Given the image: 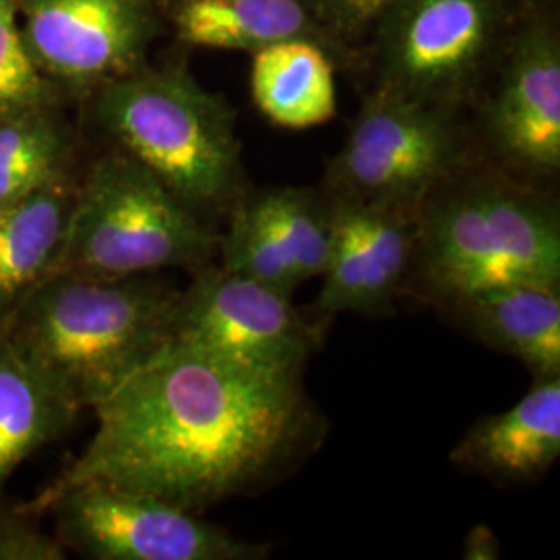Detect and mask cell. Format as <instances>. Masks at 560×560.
I'll list each match as a JSON object with an SVG mask.
<instances>
[{
  "label": "cell",
  "instance_id": "obj_1",
  "mask_svg": "<svg viewBox=\"0 0 560 560\" xmlns=\"http://www.w3.org/2000/svg\"><path fill=\"white\" fill-rule=\"evenodd\" d=\"M75 463L21 511L81 481L201 513L270 486L320 446L324 420L301 372L264 370L171 340L96 407Z\"/></svg>",
  "mask_w": 560,
  "mask_h": 560
},
{
  "label": "cell",
  "instance_id": "obj_2",
  "mask_svg": "<svg viewBox=\"0 0 560 560\" xmlns=\"http://www.w3.org/2000/svg\"><path fill=\"white\" fill-rule=\"evenodd\" d=\"M179 298L150 275L52 272L0 322L69 399L94 409L171 342Z\"/></svg>",
  "mask_w": 560,
  "mask_h": 560
},
{
  "label": "cell",
  "instance_id": "obj_3",
  "mask_svg": "<svg viewBox=\"0 0 560 560\" xmlns=\"http://www.w3.org/2000/svg\"><path fill=\"white\" fill-rule=\"evenodd\" d=\"M409 280L444 305L506 284H560L559 210L501 177L442 180L421 203Z\"/></svg>",
  "mask_w": 560,
  "mask_h": 560
},
{
  "label": "cell",
  "instance_id": "obj_4",
  "mask_svg": "<svg viewBox=\"0 0 560 560\" xmlns=\"http://www.w3.org/2000/svg\"><path fill=\"white\" fill-rule=\"evenodd\" d=\"M94 113L125 154L208 221L243 196L235 113L185 69L141 65L98 88Z\"/></svg>",
  "mask_w": 560,
  "mask_h": 560
},
{
  "label": "cell",
  "instance_id": "obj_5",
  "mask_svg": "<svg viewBox=\"0 0 560 560\" xmlns=\"http://www.w3.org/2000/svg\"><path fill=\"white\" fill-rule=\"evenodd\" d=\"M221 233L152 171L119 152L96 162L75 189L52 272L98 279L198 272L219 260Z\"/></svg>",
  "mask_w": 560,
  "mask_h": 560
},
{
  "label": "cell",
  "instance_id": "obj_6",
  "mask_svg": "<svg viewBox=\"0 0 560 560\" xmlns=\"http://www.w3.org/2000/svg\"><path fill=\"white\" fill-rule=\"evenodd\" d=\"M55 515V536L67 550L96 560H260L268 544L241 540L156 497L81 481L46 502Z\"/></svg>",
  "mask_w": 560,
  "mask_h": 560
},
{
  "label": "cell",
  "instance_id": "obj_7",
  "mask_svg": "<svg viewBox=\"0 0 560 560\" xmlns=\"http://www.w3.org/2000/svg\"><path fill=\"white\" fill-rule=\"evenodd\" d=\"M460 161L455 122L432 102L382 90L365 102L330 166L332 198L421 208Z\"/></svg>",
  "mask_w": 560,
  "mask_h": 560
},
{
  "label": "cell",
  "instance_id": "obj_8",
  "mask_svg": "<svg viewBox=\"0 0 560 560\" xmlns=\"http://www.w3.org/2000/svg\"><path fill=\"white\" fill-rule=\"evenodd\" d=\"M318 320L298 310L289 293L214 261L194 272V282L180 291L171 340L264 370L303 374L320 347Z\"/></svg>",
  "mask_w": 560,
  "mask_h": 560
},
{
  "label": "cell",
  "instance_id": "obj_9",
  "mask_svg": "<svg viewBox=\"0 0 560 560\" xmlns=\"http://www.w3.org/2000/svg\"><path fill=\"white\" fill-rule=\"evenodd\" d=\"M20 20L42 73L73 90L140 69L159 27L152 0H20Z\"/></svg>",
  "mask_w": 560,
  "mask_h": 560
},
{
  "label": "cell",
  "instance_id": "obj_10",
  "mask_svg": "<svg viewBox=\"0 0 560 560\" xmlns=\"http://www.w3.org/2000/svg\"><path fill=\"white\" fill-rule=\"evenodd\" d=\"M332 243L316 312L382 316L411 275L420 208L330 198Z\"/></svg>",
  "mask_w": 560,
  "mask_h": 560
},
{
  "label": "cell",
  "instance_id": "obj_11",
  "mask_svg": "<svg viewBox=\"0 0 560 560\" xmlns=\"http://www.w3.org/2000/svg\"><path fill=\"white\" fill-rule=\"evenodd\" d=\"M332 243V203L305 189L279 187L241 196L221 233L219 264L293 295L322 277Z\"/></svg>",
  "mask_w": 560,
  "mask_h": 560
},
{
  "label": "cell",
  "instance_id": "obj_12",
  "mask_svg": "<svg viewBox=\"0 0 560 560\" xmlns=\"http://www.w3.org/2000/svg\"><path fill=\"white\" fill-rule=\"evenodd\" d=\"M497 23L492 0H407L388 42V85L436 104L480 65Z\"/></svg>",
  "mask_w": 560,
  "mask_h": 560
},
{
  "label": "cell",
  "instance_id": "obj_13",
  "mask_svg": "<svg viewBox=\"0 0 560 560\" xmlns=\"http://www.w3.org/2000/svg\"><path fill=\"white\" fill-rule=\"evenodd\" d=\"M490 136L502 159L521 171H559L560 52L550 34L534 32L513 55L492 102Z\"/></svg>",
  "mask_w": 560,
  "mask_h": 560
},
{
  "label": "cell",
  "instance_id": "obj_14",
  "mask_svg": "<svg viewBox=\"0 0 560 560\" xmlns=\"http://www.w3.org/2000/svg\"><path fill=\"white\" fill-rule=\"evenodd\" d=\"M560 457V376L534 381L513 407L476 421L451 460L497 483H532Z\"/></svg>",
  "mask_w": 560,
  "mask_h": 560
},
{
  "label": "cell",
  "instance_id": "obj_15",
  "mask_svg": "<svg viewBox=\"0 0 560 560\" xmlns=\"http://www.w3.org/2000/svg\"><path fill=\"white\" fill-rule=\"evenodd\" d=\"M448 307L476 339L521 361L534 381L560 376V284H506Z\"/></svg>",
  "mask_w": 560,
  "mask_h": 560
},
{
  "label": "cell",
  "instance_id": "obj_16",
  "mask_svg": "<svg viewBox=\"0 0 560 560\" xmlns=\"http://www.w3.org/2000/svg\"><path fill=\"white\" fill-rule=\"evenodd\" d=\"M80 411L0 322V502L21 465L60 439Z\"/></svg>",
  "mask_w": 560,
  "mask_h": 560
},
{
  "label": "cell",
  "instance_id": "obj_17",
  "mask_svg": "<svg viewBox=\"0 0 560 560\" xmlns=\"http://www.w3.org/2000/svg\"><path fill=\"white\" fill-rule=\"evenodd\" d=\"M75 189L67 179L0 206V316L52 275Z\"/></svg>",
  "mask_w": 560,
  "mask_h": 560
},
{
  "label": "cell",
  "instance_id": "obj_18",
  "mask_svg": "<svg viewBox=\"0 0 560 560\" xmlns=\"http://www.w3.org/2000/svg\"><path fill=\"white\" fill-rule=\"evenodd\" d=\"M252 96L264 117L279 127L324 125L337 113L332 65L305 38L266 46L254 55Z\"/></svg>",
  "mask_w": 560,
  "mask_h": 560
},
{
  "label": "cell",
  "instance_id": "obj_19",
  "mask_svg": "<svg viewBox=\"0 0 560 560\" xmlns=\"http://www.w3.org/2000/svg\"><path fill=\"white\" fill-rule=\"evenodd\" d=\"M173 20L187 44L249 52L305 38L312 27L301 0H175Z\"/></svg>",
  "mask_w": 560,
  "mask_h": 560
},
{
  "label": "cell",
  "instance_id": "obj_20",
  "mask_svg": "<svg viewBox=\"0 0 560 560\" xmlns=\"http://www.w3.org/2000/svg\"><path fill=\"white\" fill-rule=\"evenodd\" d=\"M69 136L52 106L0 119V206L67 179Z\"/></svg>",
  "mask_w": 560,
  "mask_h": 560
},
{
  "label": "cell",
  "instance_id": "obj_21",
  "mask_svg": "<svg viewBox=\"0 0 560 560\" xmlns=\"http://www.w3.org/2000/svg\"><path fill=\"white\" fill-rule=\"evenodd\" d=\"M55 101L57 85L38 69L23 38L20 0H0V119Z\"/></svg>",
  "mask_w": 560,
  "mask_h": 560
},
{
  "label": "cell",
  "instance_id": "obj_22",
  "mask_svg": "<svg viewBox=\"0 0 560 560\" xmlns=\"http://www.w3.org/2000/svg\"><path fill=\"white\" fill-rule=\"evenodd\" d=\"M67 548L57 536L46 534L25 511L0 509V560H62Z\"/></svg>",
  "mask_w": 560,
  "mask_h": 560
},
{
  "label": "cell",
  "instance_id": "obj_23",
  "mask_svg": "<svg viewBox=\"0 0 560 560\" xmlns=\"http://www.w3.org/2000/svg\"><path fill=\"white\" fill-rule=\"evenodd\" d=\"M316 7L339 23L355 25L361 21L372 20L384 9L397 4L400 0H312Z\"/></svg>",
  "mask_w": 560,
  "mask_h": 560
},
{
  "label": "cell",
  "instance_id": "obj_24",
  "mask_svg": "<svg viewBox=\"0 0 560 560\" xmlns=\"http://www.w3.org/2000/svg\"><path fill=\"white\" fill-rule=\"evenodd\" d=\"M501 541L488 525H476L469 529L463 544V559L497 560L501 557Z\"/></svg>",
  "mask_w": 560,
  "mask_h": 560
}]
</instances>
